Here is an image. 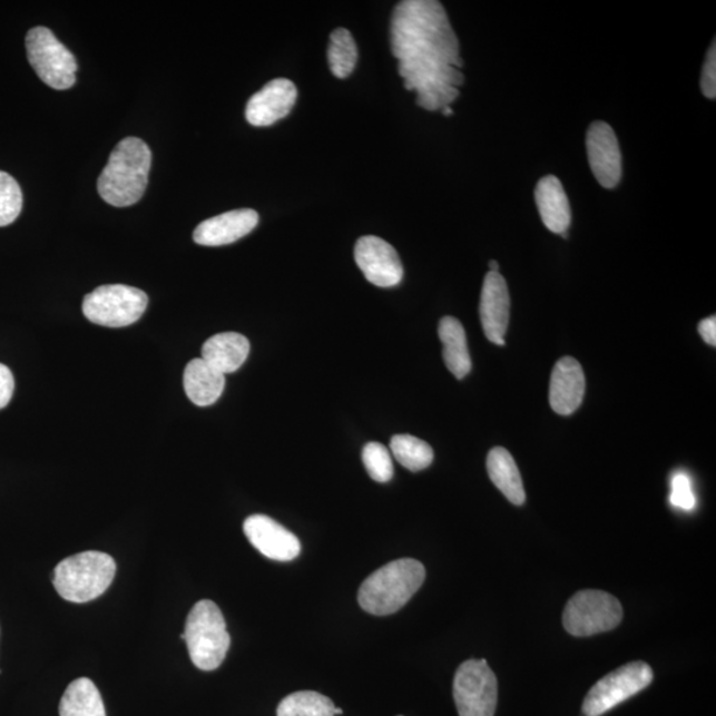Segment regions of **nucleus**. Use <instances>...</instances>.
Returning <instances> with one entry per match:
<instances>
[{
    "instance_id": "f257e3e1",
    "label": "nucleus",
    "mask_w": 716,
    "mask_h": 716,
    "mask_svg": "<svg viewBox=\"0 0 716 716\" xmlns=\"http://www.w3.org/2000/svg\"><path fill=\"white\" fill-rule=\"evenodd\" d=\"M391 43L399 73L416 106L431 110L450 107L463 86V60L447 10L437 0H405L395 6Z\"/></svg>"
},
{
    "instance_id": "f03ea898",
    "label": "nucleus",
    "mask_w": 716,
    "mask_h": 716,
    "mask_svg": "<svg viewBox=\"0 0 716 716\" xmlns=\"http://www.w3.org/2000/svg\"><path fill=\"white\" fill-rule=\"evenodd\" d=\"M151 168V151L140 138L128 137L110 153L97 180V190L107 204L128 207L144 196Z\"/></svg>"
},
{
    "instance_id": "7ed1b4c3",
    "label": "nucleus",
    "mask_w": 716,
    "mask_h": 716,
    "mask_svg": "<svg viewBox=\"0 0 716 716\" xmlns=\"http://www.w3.org/2000/svg\"><path fill=\"white\" fill-rule=\"evenodd\" d=\"M425 579V567L419 560L391 561L367 577L360 587V607L373 616L393 615L419 592Z\"/></svg>"
},
{
    "instance_id": "20e7f679",
    "label": "nucleus",
    "mask_w": 716,
    "mask_h": 716,
    "mask_svg": "<svg viewBox=\"0 0 716 716\" xmlns=\"http://www.w3.org/2000/svg\"><path fill=\"white\" fill-rule=\"evenodd\" d=\"M116 569V561L108 553L81 552L59 562L53 572V586L62 599L86 604L107 592Z\"/></svg>"
},
{
    "instance_id": "39448f33",
    "label": "nucleus",
    "mask_w": 716,
    "mask_h": 716,
    "mask_svg": "<svg viewBox=\"0 0 716 716\" xmlns=\"http://www.w3.org/2000/svg\"><path fill=\"white\" fill-rule=\"evenodd\" d=\"M180 638L187 644L193 664L204 671L218 669L232 644L225 617L218 605L210 600L194 605Z\"/></svg>"
},
{
    "instance_id": "423d86ee",
    "label": "nucleus",
    "mask_w": 716,
    "mask_h": 716,
    "mask_svg": "<svg viewBox=\"0 0 716 716\" xmlns=\"http://www.w3.org/2000/svg\"><path fill=\"white\" fill-rule=\"evenodd\" d=\"M149 298L144 291L109 284L90 292L82 302V314L90 323L122 328L140 320L148 307Z\"/></svg>"
},
{
    "instance_id": "0eeeda50",
    "label": "nucleus",
    "mask_w": 716,
    "mask_h": 716,
    "mask_svg": "<svg viewBox=\"0 0 716 716\" xmlns=\"http://www.w3.org/2000/svg\"><path fill=\"white\" fill-rule=\"evenodd\" d=\"M27 57L35 73L48 87L57 90L72 88L78 62L51 30L35 27L26 37Z\"/></svg>"
},
{
    "instance_id": "6e6552de",
    "label": "nucleus",
    "mask_w": 716,
    "mask_h": 716,
    "mask_svg": "<svg viewBox=\"0 0 716 716\" xmlns=\"http://www.w3.org/2000/svg\"><path fill=\"white\" fill-rule=\"evenodd\" d=\"M620 601L602 590H581L568 601L562 624L569 635L589 637L614 630L621 624Z\"/></svg>"
},
{
    "instance_id": "1a4fd4ad",
    "label": "nucleus",
    "mask_w": 716,
    "mask_h": 716,
    "mask_svg": "<svg viewBox=\"0 0 716 716\" xmlns=\"http://www.w3.org/2000/svg\"><path fill=\"white\" fill-rule=\"evenodd\" d=\"M459 716H493L498 704V680L484 659L465 660L454 678Z\"/></svg>"
},
{
    "instance_id": "9d476101",
    "label": "nucleus",
    "mask_w": 716,
    "mask_h": 716,
    "mask_svg": "<svg viewBox=\"0 0 716 716\" xmlns=\"http://www.w3.org/2000/svg\"><path fill=\"white\" fill-rule=\"evenodd\" d=\"M653 680L648 664L631 663L611 671L597 683L583 699L582 713L586 716H601L616 706L643 692Z\"/></svg>"
},
{
    "instance_id": "9b49d317",
    "label": "nucleus",
    "mask_w": 716,
    "mask_h": 716,
    "mask_svg": "<svg viewBox=\"0 0 716 716\" xmlns=\"http://www.w3.org/2000/svg\"><path fill=\"white\" fill-rule=\"evenodd\" d=\"M354 259L366 281L381 288L399 286L403 267L398 252L379 236L360 238L354 247Z\"/></svg>"
},
{
    "instance_id": "f8f14e48",
    "label": "nucleus",
    "mask_w": 716,
    "mask_h": 716,
    "mask_svg": "<svg viewBox=\"0 0 716 716\" xmlns=\"http://www.w3.org/2000/svg\"><path fill=\"white\" fill-rule=\"evenodd\" d=\"M587 151L590 169L600 185L615 189L622 177V157L620 145L610 125L596 121L587 134Z\"/></svg>"
},
{
    "instance_id": "ddd939ff",
    "label": "nucleus",
    "mask_w": 716,
    "mask_h": 716,
    "mask_svg": "<svg viewBox=\"0 0 716 716\" xmlns=\"http://www.w3.org/2000/svg\"><path fill=\"white\" fill-rule=\"evenodd\" d=\"M243 531L249 543L271 560L291 561L301 555V541L269 517H248L243 524Z\"/></svg>"
},
{
    "instance_id": "4468645a",
    "label": "nucleus",
    "mask_w": 716,
    "mask_h": 716,
    "mask_svg": "<svg viewBox=\"0 0 716 716\" xmlns=\"http://www.w3.org/2000/svg\"><path fill=\"white\" fill-rule=\"evenodd\" d=\"M510 292L504 277L499 273L485 275L479 305V315L489 342L503 346L510 323Z\"/></svg>"
},
{
    "instance_id": "2eb2a0df",
    "label": "nucleus",
    "mask_w": 716,
    "mask_h": 716,
    "mask_svg": "<svg viewBox=\"0 0 716 716\" xmlns=\"http://www.w3.org/2000/svg\"><path fill=\"white\" fill-rule=\"evenodd\" d=\"M297 88L288 79L271 80L248 100L247 121L254 127H269L287 117L295 107Z\"/></svg>"
},
{
    "instance_id": "dca6fc26",
    "label": "nucleus",
    "mask_w": 716,
    "mask_h": 716,
    "mask_svg": "<svg viewBox=\"0 0 716 716\" xmlns=\"http://www.w3.org/2000/svg\"><path fill=\"white\" fill-rule=\"evenodd\" d=\"M259 224V214L252 208H241L202 222L194 232L197 245L218 247L245 238Z\"/></svg>"
},
{
    "instance_id": "f3484780",
    "label": "nucleus",
    "mask_w": 716,
    "mask_h": 716,
    "mask_svg": "<svg viewBox=\"0 0 716 716\" xmlns=\"http://www.w3.org/2000/svg\"><path fill=\"white\" fill-rule=\"evenodd\" d=\"M586 394V374L579 361L562 357L556 363L549 384V405L560 415H571Z\"/></svg>"
},
{
    "instance_id": "a211bd4d",
    "label": "nucleus",
    "mask_w": 716,
    "mask_h": 716,
    "mask_svg": "<svg viewBox=\"0 0 716 716\" xmlns=\"http://www.w3.org/2000/svg\"><path fill=\"white\" fill-rule=\"evenodd\" d=\"M538 210L543 224L555 234H565L571 225L572 213L571 205L560 183L555 176L541 178L534 190Z\"/></svg>"
},
{
    "instance_id": "6ab92c4d",
    "label": "nucleus",
    "mask_w": 716,
    "mask_h": 716,
    "mask_svg": "<svg viewBox=\"0 0 716 716\" xmlns=\"http://www.w3.org/2000/svg\"><path fill=\"white\" fill-rule=\"evenodd\" d=\"M225 385V374L208 365L202 357L192 360L185 367V393L194 405L200 408L213 405L220 399Z\"/></svg>"
},
{
    "instance_id": "aec40b11",
    "label": "nucleus",
    "mask_w": 716,
    "mask_h": 716,
    "mask_svg": "<svg viewBox=\"0 0 716 716\" xmlns=\"http://www.w3.org/2000/svg\"><path fill=\"white\" fill-rule=\"evenodd\" d=\"M248 354V340L235 332L218 333L202 346V359L225 375L238 371Z\"/></svg>"
},
{
    "instance_id": "412c9836",
    "label": "nucleus",
    "mask_w": 716,
    "mask_h": 716,
    "mask_svg": "<svg viewBox=\"0 0 716 716\" xmlns=\"http://www.w3.org/2000/svg\"><path fill=\"white\" fill-rule=\"evenodd\" d=\"M438 335L443 344V361L448 370L458 380L464 379L471 372L472 364L463 325L455 317H443Z\"/></svg>"
},
{
    "instance_id": "4be33fe9",
    "label": "nucleus",
    "mask_w": 716,
    "mask_h": 716,
    "mask_svg": "<svg viewBox=\"0 0 716 716\" xmlns=\"http://www.w3.org/2000/svg\"><path fill=\"white\" fill-rule=\"evenodd\" d=\"M488 471L493 484L512 504L526 502V491L516 459L503 448L492 449L488 457Z\"/></svg>"
},
{
    "instance_id": "5701e85b",
    "label": "nucleus",
    "mask_w": 716,
    "mask_h": 716,
    "mask_svg": "<svg viewBox=\"0 0 716 716\" xmlns=\"http://www.w3.org/2000/svg\"><path fill=\"white\" fill-rule=\"evenodd\" d=\"M60 716H107L99 688L88 678L73 680L62 695Z\"/></svg>"
},
{
    "instance_id": "b1692460",
    "label": "nucleus",
    "mask_w": 716,
    "mask_h": 716,
    "mask_svg": "<svg viewBox=\"0 0 716 716\" xmlns=\"http://www.w3.org/2000/svg\"><path fill=\"white\" fill-rule=\"evenodd\" d=\"M391 450L403 468L413 472L428 469L434 461V451L430 444L413 435H394Z\"/></svg>"
},
{
    "instance_id": "393cba45",
    "label": "nucleus",
    "mask_w": 716,
    "mask_h": 716,
    "mask_svg": "<svg viewBox=\"0 0 716 716\" xmlns=\"http://www.w3.org/2000/svg\"><path fill=\"white\" fill-rule=\"evenodd\" d=\"M359 60L356 41L351 31L337 29L331 33L328 62L333 76L346 79L354 71Z\"/></svg>"
},
{
    "instance_id": "a878e982",
    "label": "nucleus",
    "mask_w": 716,
    "mask_h": 716,
    "mask_svg": "<svg viewBox=\"0 0 716 716\" xmlns=\"http://www.w3.org/2000/svg\"><path fill=\"white\" fill-rule=\"evenodd\" d=\"M335 705L323 694L297 692L277 706V716H335Z\"/></svg>"
},
{
    "instance_id": "bb28decb",
    "label": "nucleus",
    "mask_w": 716,
    "mask_h": 716,
    "mask_svg": "<svg viewBox=\"0 0 716 716\" xmlns=\"http://www.w3.org/2000/svg\"><path fill=\"white\" fill-rule=\"evenodd\" d=\"M23 194L10 174L0 171V227L16 222L22 213Z\"/></svg>"
},
{
    "instance_id": "cd10ccee",
    "label": "nucleus",
    "mask_w": 716,
    "mask_h": 716,
    "mask_svg": "<svg viewBox=\"0 0 716 716\" xmlns=\"http://www.w3.org/2000/svg\"><path fill=\"white\" fill-rule=\"evenodd\" d=\"M363 462L367 474H370L373 481L379 483L392 481L394 472L392 455L384 444L379 442L365 444Z\"/></svg>"
},
{
    "instance_id": "c85d7f7f",
    "label": "nucleus",
    "mask_w": 716,
    "mask_h": 716,
    "mask_svg": "<svg viewBox=\"0 0 716 716\" xmlns=\"http://www.w3.org/2000/svg\"><path fill=\"white\" fill-rule=\"evenodd\" d=\"M670 503L677 509L692 511L697 504L695 499L690 478L683 472L674 475L671 481Z\"/></svg>"
},
{
    "instance_id": "c756f323",
    "label": "nucleus",
    "mask_w": 716,
    "mask_h": 716,
    "mask_svg": "<svg viewBox=\"0 0 716 716\" xmlns=\"http://www.w3.org/2000/svg\"><path fill=\"white\" fill-rule=\"evenodd\" d=\"M700 89L707 99L716 97V48L715 40L706 55L704 71H702Z\"/></svg>"
},
{
    "instance_id": "7c9ffc66",
    "label": "nucleus",
    "mask_w": 716,
    "mask_h": 716,
    "mask_svg": "<svg viewBox=\"0 0 716 716\" xmlns=\"http://www.w3.org/2000/svg\"><path fill=\"white\" fill-rule=\"evenodd\" d=\"M13 391H16V380L13 374L3 364H0V410L9 405Z\"/></svg>"
},
{
    "instance_id": "2f4dec72",
    "label": "nucleus",
    "mask_w": 716,
    "mask_h": 716,
    "mask_svg": "<svg viewBox=\"0 0 716 716\" xmlns=\"http://www.w3.org/2000/svg\"><path fill=\"white\" fill-rule=\"evenodd\" d=\"M698 331L700 333L702 339L705 340V342L708 345H716V317H707L705 320H702V322L698 325Z\"/></svg>"
},
{
    "instance_id": "473e14b6",
    "label": "nucleus",
    "mask_w": 716,
    "mask_h": 716,
    "mask_svg": "<svg viewBox=\"0 0 716 716\" xmlns=\"http://www.w3.org/2000/svg\"><path fill=\"white\" fill-rule=\"evenodd\" d=\"M489 266H490L491 273H499V264H498V262L491 261Z\"/></svg>"
},
{
    "instance_id": "72a5a7b5",
    "label": "nucleus",
    "mask_w": 716,
    "mask_h": 716,
    "mask_svg": "<svg viewBox=\"0 0 716 716\" xmlns=\"http://www.w3.org/2000/svg\"><path fill=\"white\" fill-rule=\"evenodd\" d=\"M442 114H443V116H451V115H453V109H451V107H444L442 109Z\"/></svg>"
},
{
    "instance_id": "f704fd0d",
    "label": "nucleus",
    "mask_w": 716,
    "mask_h": 716,
    "mask_svg": "<svg viewBox=\"0 0 716 716\" xmlns=\"http://www.w3.org/2000/svg\"><path fill=\"white\" fill-rule=\"evenodd\" d=\"M343 708H335V715H343Z\"/></svg>"
}]
</instances>
